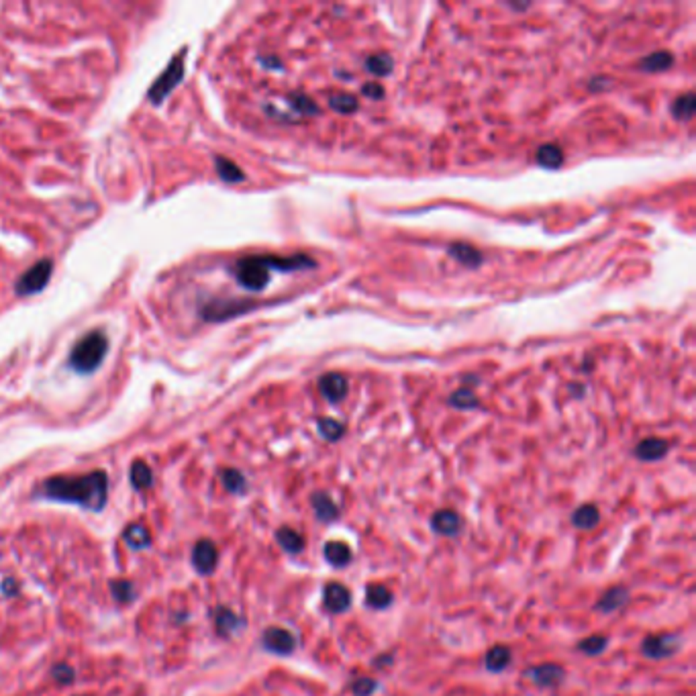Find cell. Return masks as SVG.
<instances>
[{
    "label": "cell",
    "mask_w": 696,
    "mask_h": 696,
    "mask_svg": "<svg viewBox=\"0 0 696 696\" xmlns=\"http://www.w3.org/2000/svg\"><path fill=\"white\" fill-rule=\"evenodd\" d=\"M39 501L76 504L90 513H100L109 501V476L104 470H92L78 476H51L33 490Z\"/></svg>",
    "instance_id": "6da1fadb"
},
{
    "label": "cell",
    "mask_w": 696,
    "mask_h": 696,
    "mask_svg": "<svg viewBox=\"0 0 696 696\" xmlns=\"http://www.w3.org/2000/svg\"><path fill=\"white\" fill-rule=\"evenodd\" d=\"M109 351V337L100 329L86 333L70 353V366L78 374H92Z\"/></svg>",
    "instance_id": "7a4b0ae2"
},
{
    "label": "cell",
    "mask_w": 696,
    "mask_h": 696,
    "mask_svg": "<svg viewBox=\"0 0 696 696\" xmlns=\"http://www.w3.org/2000/svg\"><path fill=\"white\" fill-rule=\"evenodd\" d=\"M270 255L243 257L235 264V278L243 288L260 292L264 291L270 282Z\"/></svg>",
    "instance_id": "3957f363"
},
{
    "label": "cell",
    "mask_w": 696,
    "mask_h": 696,
    "mask_svg": "<svg viewBox=\"0 0 696 696\" xmlns=\"http://www.w3.org/2000/svg\"><path fill=\"white\" fill-rule=\"evenodd\" d=\"M184 61H186V49H182L178 56H174L172 61L168 63V68L155 80L154 86L147 92V98L154 104H161L166 98L170 97V92L174 90L176 86L182 82V78H184Z\"/></svg>",
    "instance_id": "277c9868"
},
{
    "label": "cell",
    "mask_w": 696,
    "mask_h": 696,
    "mask_svg": "<svg viewBox=\"0 0 696 696\" xmlns=\"http://www.w3.org/2000/svg\"><path fill=\"white\" fill-rule=\"evenodd\" d=\"M51 274H54V262H51V260L43 257V260L35 262V264H33V266L25 271L19 280H17V284H15L17 296H31V294L41 292L45 286H47Z\"/></svg>",
    "instance_id": "5b68a950"
},
{
    "label": "cell",
    "mask_w": 696,
    "mask_h": 696,
    "mask_svg": "<svg viewBox=\"0 0 696 696\" xmlns=\"http://www.w3.org/2000/svg\"><path fill=\"white\" fill-rule=\"evenodd\" d=\"M296 635L286 627H268L262 633V647L274 656H292L296 649Z\"/></svg>",
    "instance_id": "8992f818"
},
{
    "label": "cell",
    "mask_w": 696,
    "mask_h": 696,
    "mask_svg": "<svg viewBox=\"0 0 696 696\" xmlns=\"http://www.w3.org/2000/svg\"><path fill=\"white\" fill-rule=\"evenodd\" d=\"M680 649V637L676 633H658L647 635L641 641V654L649 659L672 658Z\"/></svg>",
    "instance_id": "52a82bcc"
},
{
    "label": "cell",
    "mask_w": 696,
    "mask_h": 696,
    "mask_svg": "<svg viewBox=\"0 0 696 696\" xmlns=\"http://www.w3.org/2000/svg\"><path fill=\"white\" fill-rule=\"evenodd\" d=\"M523 676L539 688H558L566 680V668L560 664H554V661H545V664L527 668L523 672Z\"/></svg>",
    "instance_id": "ba28073f"
},
{
    "label": "cell",
    "mask_w": 696,
    "mask_h": 696,
    "mask_svg": "<svg viewBox=\"0 0 696 696\" xmlns=\"http://www.w3.org/2000/svg\"><path fill=\"white\" fill-rule=\"evenodd\" d=\"M219 563V549L211 539H198L193 547V566L200 576H211Z\"/></svg>",
    "instance_id": "9c48e42d"
},
{
    "label": "cell",
    "mask_w": 696,
    "mask_h": 696,
    "mask_svg": "<svg viewBox=\"0 0 696 696\" xmlns=\"http://www.w3.org/2000/svg\"><path fill=\"white\" fill-rule=\"evenodd\" d=\"M323 606L333 613V615H341L349 611L351 606V592L346 584L341 582H329L323 588Z\"/></svg>",
    "instance_id": "30bf717a"
},
{
    "label": "cell",
    "mask_w": 696,
    "mask_h": 696,
    "mask_svg": "<svg viewBox=\"0 0 696 696\" xmlns=\"http://www.w3.org/2000/svg\"><path fill=\"white\" fill-rule=\"evenodd\" d=\"M431 529L441 537H456L462 531V517L453 508H439L431 515Z\"/></svg>",
    "instance_id": "8fae6325"
},
{
    "label": "cell",
    "mask_w": 696,
    "mask_h": 696,
    "mask_svg": "<svg viewBox=\"0 0 696 696\" xmlns=\"http://www.w3.org/2000/svg\"><path fill=\"white\" fill-rule=\"evenodd\" d=\"M631 599V592L627 586H611L609 590L602 592L597 602H594V611L597 613H602V615H611V613H617L621 611L627 602Z\"/></svg>",
    "instance_id": "7c38bea8"
},
{
    "label": "cell",
    "mask_w": 696,
    "mask_h": 696,
    "mask_svg": "<svg viewBox=\"0 0 696 696\" xmlns=\"http://www.w3.org/2000/svg\"><path fill=\"white\" fill-rule=\"evenodd\" d=\"M310 506H312L317 519L323 523L337 521L339 519V513H341L339 504L335 503L331 499L329 492H325V490H317V492L310 494Z\"/></svg>",
    "instance_id": "4fadbf2b"
},
{
    "label": "cell",
    "mask_w": 696,
    "mask_h": 696,
    "mask_svg": "<svg viewBox=\"0 0 696 696\" xmlns=\"http://www.w3.org/2000/svg\"><path fill=\"white\" fill-rule=\"evenodd\" d=\"M319 390L329 403H339L348 394V380L341 374H325L319 380Z\"/></svg>",
    "instance_id": "5bb4252c"
},
{
    "label": "cell",
    "mask_w": 696,
    "mask_h": 696,
    "mask_svg": "<svg viewBox=\"0 0 696 696\" xmlns=\"http://www.w3.org/2000/svg\"><path fill=\"white\" fill-rule=\"evenodd\" d=\"M511 661H513L511 647L503 645V643H496V645H492L486 652V656H484V668L488 672H492V674H501V672H504L511 666Z\"/></svg>",
    "instance_id": "9a60e30c"
},
{
    "label": "cell",
    "mask_w": 696,
    "mask_h": 696,
    "mask_svg": "<svg viewBox=\"0 0 696 696\" xmlns=\"http://www.w3.org/2000/svg\"><path fill=\"white\" fill-rule=\"evenodd\" d=\"M670 445L666 439L659 437H647L643 441H639L635 447V458L641 462H658L661 458H666Z\"/></svg>",
    "instance_id": "2e32d148"
},
{
    "label": "cell",
    "mask_w": 696,
    "mask_h": 696,
    "mask_svg": "<svg viewBox=\"0 0 696 696\" xmlns=\"http://www.w3.org/2000/svg\"><path fill=\"white\" fill-rule=\"evenodd\" d=\"M243 623L245 621L241 619L237 613H233L229 606H219L214 611V627H216L219 637H231Z\"/></svg>",
    "instance_id": "e0dca14e"
},
{
    "label": "cell",
    "mask_w": 696,
    "mask_h": 696,
    "mask_svg": "<svg viewBox=\"0 0 696 696\" xmlns=\"http://www.w3.org/2000/svg\"><path fill=\"white\" fill-rule=\"evenodd\" d=\"M323 556H325L327 563H331L333 568H348L351 560H353L351 547L346 542H337V539H331V542L325 543Z\"/></svg>",
    "instance_id": "ac0fdd59"
},
{
    "label": "cell",
    "mask_w": 696,
    "mask_h": 696,
    "mask_svg": "<svg viewBox=\"0 0 696 696\" xmlns=\"http://www.w3.org/2000/svg\"><path fill=\"white\" fill-rule=\"evenodd\" d=\"M366 606L372 611H386L394 602L392 590L384 584H367L366 586Z\"/></svg>",
    "instance_id": "d6986e66"
},
{
    "label": "cell",
    "mask_w": 696,
    "mask_h": 696,
    "mask_svg": "<svg viewBox=\"0 0 696 696\" xmlns=\"http://www.w3.org/2000/svg\"><path fill=\"white\" fill-rule=\"evenodd\" d=\"M276 542H278V545L286 551V554H291V556H296V554H300L303 549H305V545H307V539L296 531V529H292V527H280L278 531H276Z\"/></svg>",
    "instance_id": "ffe728a7"
},
{
    "label": "cell",
    "mask_w": 696,
    "mask_h": 696,
    "mask_svg": "<svg viewBox=\"0 0 696 696\" xmlns=\"http://www.w3.org/2000/svg\"><path fill=\"white\" fill-rule=\"evenodd\" d=\"M600 523V511L594 504H582L572 513V525L580 531H592Z\"/></svg>",
    "instance_id": "44dd1931"
},
{
    "label": "cell",
    "mask_w": 696,
    "mask_h": 696,
    "mask_svg": "<svg viewBox=\"0 0 696 696\" xmlns=\"http://www.w3.org/2000/svg\"><path fill=\"white\" fill-rule=\"evenodd\" d=\"M123 539L125 543L131 547V549H145L152 545V533L145 525L141 523H133V525H127L125 531H123Z\"/></svg>",
    "instance_id": "7402d4cb"
},
{
    "label": "cell",
    "mask_w": 696,
    "mask_h": 696,
    "mask_svg": "<svg viewBox=\"0 0 696 696\" xmlns=\"http://www.w3.org/2000/svg\"><path fill=\"white\" fill-rule=\"evenodd\" d=\"M129 480H131L135 490H147L154 484V472H152V468L145 464L143 460H137V462L131 464Z\"/></svg>",
    "instance_id": "603a6c76"
},
{
    "label": "cell",
    "mask_w": 696,
    "mask_h": 696,
    "mask_svg": "<svg viewBox=\"0 0 696 696\" xmlns=\"http://www.w3.org/2000/svg\"><path fill=\"white\" fill-rule=\"evenodd\" d=\"M221 482L225 486V490L235 494V496H241V494L248 492V480H245V476L239 470H235V468H225L221 472Z\"/></svg>",
    "instance_id": "cb8c5ba5"
},
{
    "label": "cell",
    "mask_w": 696,
    "mask_h": 696,
    "mask_svg": "<svg viewBox=\"0 0 696 696\" xmlns=\"http://www.w3.org/2000/svg\"><path fill=\"white\" fill-rule=\"evenodd\" d=\"M449 255L456 257L460 264L464 266H470V268H478L480 262H482V255L478 250H474L472 245H465V243H456L449 248Z\"/></svg>",
    "instance_id": "d4e9b609"
},
{
    "label": "cell",
    "mask_w": 696,
    "mask_h": 696,
    "mask_svg": "<svg viewBox=\"0 0 696 696\" xmlns=\"http://www.w3.org/2000/svg\"><path fill=\"white\" fill-rule=\"evenodd\" d=\"M537 164L543 166V168L558 170L561 164H563V152H561L558 145H554V143L542 145V147L537 149Z\"/></svg>",
    "instance_id": "484cf974"
},
{
    "label": "cell",
    "mask_w": 696,
    "mask_h": 696,
    "mask_svg": "<svg viewBox=\"0 0 696 696\" xmlns=\"http://www.w3.org/2000/svg\"><path fill=\"white\" fill-rule=\"evenodd\" d=\"M214 164H216V174L221 180H225V182H243L245 174L237 168V164H233L231 159H227L223 155H216Z\"/></svg>",
    "instance_id": "4316f807"
},
{
    "label": "cell",
    "mask_w": 696,
    "mask_h": 696,
    "mask_svg": "<svg viewBox=\"0 0 696 696\" xmlns=\"http://www.w3.org/2000/svg\"><path fill=\"white\" fill-rule=\"evenodd\" d=\"M672 61H674V58L668 51H656V54L641 59L639 61V68L643 72H664V70H668L672 66Z\"/></svg>",
    "instance_id": "83f0119b"
},
{
    "label": "cell",
    "mask_w": 696,
    "mask_h": 696,
    "mask_svg": "<svg viewBox=\"0 0 696 696\" xmlns=\"http://www.w3.org/2000/svg\"><path fill=\"white\" fill-rule=\"evenodd\" d=\"M366 68L367 72L374 74V76H388L394 68V59L390 58L388 54H374V56H370L366 59Z\"/></svg>",
    "instance_id": "f1b7e54d"
},
{
    "label": "cell",
    "mask_w": 696,
    "mask_h": 696,
    "mask_svg": "<svg viewBox=\"0 0 696 696\" xmlns=\"http://www.w3.org/2000/svg\"><path fill=\"white\" fill-rule=\"evenodd\" d=\"M109 588H111V594H113L115 602H118V604H129V602L135 600V586H133V582L111 580Z\"/></svg>",
    "instance_id": "f546056e"
},
{
    "label": "cell",
    "mask_w": 696,
    "mask_h": 696,
    "mask_svg": "<svg viewBox=\"0 0 696 696\" xmlns=\"http://www.w3.org/2000/svg\"><path fill=\"white\" fill-rule=\"evenodd\" d=\"M606 647H609V637L600 635V633L588 635L578 643V652L586 654V656H600Z\"/></svg>",
    "instance_id": "4dcf8cb0"
},
{
    "label": "cell",
    "mask_w": 696,
    "mask_h": 696,
    "mask_svg": "<svg viewBox=\"0 0 696 696\" xmlns=\"http://www.w3.org/2000/svg\"><path fill=\"white\" fill-rule=\"evenodd\" d=\"M319 433H321V437L327 439V441H339V439L343 437V433H346V425L339 423L337 419L323 417V419L319 421Z\"/></svg>",
    "instance_id": "1f68e13d"
},
{
    "label": "cell",
    "mask_w": 696,
    "mask_h": 696,
    "mask_svg": "<svg viewBox=\"0 0 696 696\" xmlns=\"http://www.w3.org/2000/svg\"><path fill=\"white\" fill-rule=\"evenodd\" d=\"M329 106L333 111L341 113V115H349L353 111H358V98L353 94H346V92H339L335 97L329 98Z\"/></svg>",
    "instance_id": "d6a6232c"
},
{
    "label": "cell",
    "mask_w": 696,
    "mask_h": 696,
    "mask_svg": "<svg viewBox=\"0 0 696 696\" xmlns=\"http://www.w3.org/2000/svg\"><path fill=\"white\" fill-rule=\"evenodd\" d=\"M672 113L676 115V118L690 121L692 115H695V94L692 92H686L684 97L676 98V102L672 106Z\"/></svg>",
    "instance_id": "836d02e7"
},
{
    "label": "cell",
    "mask_w": 696,
    "mask_h": 696,
    "mask_svg": "<svg viewBox=\"0 0 696 696\" xmlns=\"http://www.w3.org/2000/svg\"><path fill=\"white\" fill-rule=\"evenodd\" d=\"M449 403L456 406V408H464L465 410V408H476L478 406V398H476V394L470 388H462V390H458L449 398Z\"/></svg>",
    "instance_id": "e575fe53"
},
{
    "label": "cell",
    "mask_w": 696,
    "mask_h": 696,
    "mask_svg": "<svg viewBox=\"0 0 696 696\" xmlns=\"http://www.w3.org/2000/svg\"><path fill=\"white\" fill-rule=\"evenodd\" d=\"M378 690V682L370 676H360L351 682V692L353 696H372Z\"/></svg>",
    "instance_id": "d590c367"
},
{
    "label": "cell",
    "mask_w": 696,
    "mask_h": 696,
    "mask_svg": "<svg viewBox=\"0 0 696 696\" xmlns=\"http://www.w3.org/2000/svg\"><path fill=\"white\" fill-rule=\"evenodd\" d=\"M51 678H54V682L59 684V686H68V684L74 682L76 672H74L72 666H68V664L61 661V664H56V666L51 668Z\"/></svg>",
    "instance_id": "8d00e7d4"
},
{
    "label": "cell",
    "mask_w": 696,
    "mask_h": 696,
    "mask_svg": "<svg viewBox=\"0 0 696 696\" xmlns=\"http://www.w3.org/2000/svg\"><path fill=\"white\" fill-rule=\"evenodd\" d=\"M288 100H291V104L300 115H317L319 113V106L309 97H305V94H292Z\"/></svg>",
    "instance_id": "74e56055"
},
{
    "label": "cell",
    "mask_w": 696,
    "mask_h": 696,
    "mask_svg": "<svg viewBox=\"0 0 696 696\" xmlns=\"http://www.w3.org/2000/svg\"><path fill=\"white\" fill-rule=\"evenodd\" d=\"M362 92H364L366 97L374 98V100H380V98H384V88H382L380 84H376V82H370V84H366V86L362 88Z\"/></svg>",
    "instance_id": "f35d334b"
},
{
    "label": "cell",
    "mask_w": 696,
    "mask_h": 696,
    "mask_svg": "<svg viewBox=\"0 0 696 696\" xmlns=\"http://www.w3.org/2000/svg\"><path fill=\"white\" fill-rule=\"evenodd\" d=\"M0 590H2L4 597H15L19 592V584H17L15 578H6V580H2V584H0Z\"/></svg>",
    "instance_id": "ab89813d"
},
{
    "label": "cell",
    "mask_w": 696,
    "mask_h": 696,
    "mask_svg": "<svg viewBox=\"0 0 696 696\" xmlns=\"http://www.w3.org/2000/svg\"><path fill=\"white\" fill-rule=\"evenodd\" d=\"M262 63H266V68H278V59L276 58H262Z\"/></svg>",
    "instance_id": "60d3db41"
}]
</instances>
